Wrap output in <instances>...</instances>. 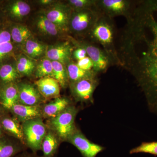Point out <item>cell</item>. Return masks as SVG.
I'll return each mask as SVG.
<instances>
[{"instance_id": "1", "label": "cell", "mask_w": 157, "mask_h": 157, "mask_svg": "<svg viewBox=\"0 0 157 157\" xmlns=\"http://www.w3.org/2000/svg\"><path fill=\"white\" fill-rule=\"evenodd\" d=\"M137 9L140 44L138 78L148 107L157 111V0L143 1Z\"/></svg>"}, {"instance_id": "2", "label": "cell", "mask_w": 157, "mask_h": 157, "mask_svg": "<svg viewBox=\"0 0 157 157\" xmlns=\"http://www.w3.org/2000/svg\"><path fill=\"white\" fill-rule=\"evenodd\" d=\"M112 19L101 14L90 33L94 41L103 46L114 64H118L119 60L114 45L115 28Z\"/></svg>"}, {"instance_id": "3", "label": "cell", "mask_w": 157, "mask_h": 157, "mask_svg": "<svg viewBox=\"0 0 157 157\" xmlns=\"http://www.w3.org/2000/svg\"><path fill=\"white\" fill-rule=\"evenodd\" d=\"M78 111L76 107L70 105L58 115L48 120L47 127L56 134L62 142H67L78 129L75 119Z\"/></svg>"}, {"instance_id": "4", "label": "cell", "mask_w": 157, "mask_h": 157, "mask_svg": "<svg viewBox=\"0 0 157 157\" xmlns=\"http://www.w3.org/2000/svg\"><path fill=\"white\" fill-rule=\"evenodd\" d=\"M25 144L27 147L36 154L41 150V146L48 128L42 118L34 119L21 123Z\"/></svg>"}, {"instance_id": "5", "label": "cell", "mask_w": 157, "mask_h": 157, "mask_svg": "<svg viewBox=\"0 0 157 157\" xmlns=\"http://www.w3.org/2000/svg\"><path fill=\"white\" fill-rule=\"evenodd\" d=\"M101 14L96 7L76 11L70 18V28L77 33H84L88 31L90 32Z\"/></svg>"}, {"instance_id": "6", "label": "cell", "mask_w": 157, "mask_h": 157, "mask_svg": "<svg viewBox=\"0 0 157 157\" xmlns=\"http://www.w3.org/2000/svg\"><path fill=\"white\" fill-rule=\"evenodd\" d=\"M132 2L128 0H98L96 7L101 14L112 18L115 16L130 17Z\"/></svg>"}, {"instance_id": "7", "label": "cell", "mask_w": 157, "mask_h": 157, "mask_svg": "<svg viewBox=\"0 0 157 157\" xmlns=\"http://www.w3.org/2000/svg\"><path fill=\"white\" fill-rule=\"evenodd\" d=\"M67 142L75 146L83 157H96L105 149L90 141L78 129L68 138Z\"/></svg>"}, {"instance_id": "8", "label": "cell", "mask_w": 157, "mask_h": 157, "mask_svg": "<svg viewBox=\"0 0 157 157\" xmlns=\"http://www.w3.org/2000/svg\"><path fill=\"white\" fill-rule=\"evenodd\" d=\"M87 55L93 62V70L96 74L105 72L110 65L114 64L111 58L103 49L91 44L83 45Z\"/></svg>"}, {"instance_id": "9", "label": "cell", "mask_w": 157, "mask_h": 157, "mask_svg": "<svg viewBox=\"0 0 157 157\" xmlns=\"http://www.w3.org/2000/svg\"><path fill=\"white\" fill-rule=\"evenodd\" d=\"M97 77L83 78L71 83V90L77 101L93 103V94L98 85Z\"/></svg>"}, {"instance_id": "10", "label": "cell", "mask_w": 157, "mask_h": 157, "mask_svg": "<svg viewBox=\"0 0 157 157\" xmlns=\"http://www.w3.org/2000/svg\"><path fill=\"white\" fill-rule=\"evenodd\" d=\"M7 110L5 109L0 115V123L5 134L19 140L25 146L21 123L13 115H9Z\"/></svg>"}, {"instance_id": "11", "label": "cell", "mask_w": 157, "mask_h": 157, "mask_svg": "<svg viewBox=\"0 0 157 157\" xmlns=\"http://www.w3.org/2000/svg\"><path fill=\"white\" fill-rule=\"evenodd\" d=\"M19 100L18 103L27 106H39L43 100L38 89L27 83L17 84Z\"/></svg>"}, {"instance_id": "12", "label": "cell", "mask_w": 157, "mask_h": 157, "mask_svg": "<svg viewBox=\"0 0 157 157\" xmlns=\"http://www.w3.org/2000/svg\"><path fill=\"white\" fill-rule=\"evenodd\" d=\"M21 123L34 119L42 118V107L23 105L19 103L14 105L9 110Z\"/></svg>"}, {"instance_id": "13", "label": "cell", "mask_w": 157, "mask_h": 157, "mask_svg": "<svg viewBox=\"0 0 157 157\" xmlns=\"http://www.w3.org/2000/svg\"><path fill=\"white\" fill-rule=\"evenodd\" d=\"M35 84L41 95L46 99L58 98L60 93V85L53 77H45L35 82Z\"/></svg>"}, {"instance_id": "14", "label": "cell", "mask_w": 157, "mask_h": 157, "mask_svg": "<svg viewBox=\"0 0 157 157\" xmlns=\"http://www.w3.org/2000/svg\"><path fill=\"white\" fill-rule=\"evenodd\" d=\"M26 147L8 135L0 137V157H15L25 151Z\"/></svg>"}, {"instance_id": "15", "label": "cell", "mask_w": 157, "mask_h": 157, "mask_svg": "<svg viewBox=\"0 0 157 157\" xmlns=\"http://www.w3.org/2000/svg\"><path fill=\"white\" fill-rule=\"evenodd\" d=\"M19 100L17 83L0 85V104L3 108L9 110Z\"/></svg>"}, {"instance_id": "16", "label": "cell", "mask_w": 157, "mask_h": 157, "mask_svg": "<svg viewBox=\"0 0 157 157\" xmlns=\"http://www.w3.org/2000/svg\"><path fill=\"white\" fill-rule=\"evenodd\" d=\"M10 26L0 25V65L14 52V45L11 39Z\"/></svg>"}, {"instance_id": "17", "label": "cell", "mask_w": 157, "mask_h": 157, "mask_svg": "<svg viewBox=\"0 0 157 157\" xmlns=\"http://www.w3.org/2000/svg\"><path fill=\"white\" fill-rule=\"evenodd\" d=\"M72 47L68 42L52 46L46 52L47 58L51 61H56L63 64L70 61L72 55Z\"/></svg>"}, {"instance_id": "18", "label": "cell", "mask_w": 157, "mask_h": 157, "mask_svg": "<svg viewBox=\"0 0 157 157\" xmlns=\"http://www.w3.org/2000/svg\"><path fill=\"white\" fill-rule=\"evenodd\" d=\"M71 105L67 98H58L42 107V118L50 119L56 117Z\"/></svg>"}, {"instance_id": "19", "label": "cell", "mask_w": 157, "mask_h": 157, "mask_svg": "<svg viewBox=\"0 0 157 157\" xmlns=\"http://www.w3.org/2000/svg\"><path fill=\"white\" fill-rule=\"evenodd\" d=\"M30 11L29 5L21 1L9 2L3 7V11L6 16L14 20L22 18L28 15Z\"/></svg>"}, {"instance_id": "20", "label": "cell", "mask_w": 157, "mask_h": 157, "mask_svg": "<svg viewBox=\"0 0 157 157\" xmlns=\"http://www.w3.org/2000/svg\"><path fill=\"white\" fill-rule=\"evenodd\" d=\"M61 140L52 130L48 128L41 146L43 153L42 157H55Z\"/></svg>"}, {"instance_id": "21", "label": "cell", "mask_w": 157, "mask_h": 157, "mask_svg": "<svg viewBox=\"0 0 157 157\" xmlns=\"http://www.w3.org/2000/svg\"><path fill=\"white\" fill-rule=\"evenodd\" d=\"M19 76L15 64L5 62L0 65V85L16 83Z\"/></svg>"}, {"instance_id": "22", "label": "cell", "mask_w": 157, "mask_h": 157, "mask_svg": "<svg viewBox=\"0 0 157 157\" xmlns=\"http://www.w3.org/2000/svg\"><path fill=\"white\" fill-rule=\"evenodd\" d=\"M67 70L69 80L71 83L83 78H95L98 75L93 70L86 71L82 70L76 64L72 62L68 63Z\"/></svg>"}, {"instance_id": "23", "label": "cell", "mask_w": 157, "mask_h": 157, "mask_svg": "<svg viewBox=\"0 0 157 157\" xmlns=\"http://www.w3.org/2000/svg\"><path fill=\"white\" fill-rule=\"evenodd\" d=\"M46 17L61 29L68 27L70 17L67 11L62 9H54L48 11Z\"/></svg>"}, {"instance_id": "24", "label": "cell", "mask_w": 157, "mask_h": 157, "mask_svg": "<svg viewBox=\"0 0 157 157\" xmlns=\"http://www.w3.org/2000/svg\"><path fill=\"white\" fill-rule=\"evenodd\" d=\"M10 34L14 44H22L29 39L32 33L25 26L12 24L10 26Z\"/></svg>"}, {"instance_id": "25", "label": "cell", "mask_w": 157, "mask_h": 157, "mask_svg": "<svg viewBox=\"0 0 157 157\" xmlns=\"http://www.w3.org/2000/svg\"><path fill=\"white\" fill-rule=\"evenodd\" d=\"M53 74L52 77L58 82L62 87H66L67 85L69 78L67 70L63 64L56 61H52Z\"/></svg>"}, {"instance_id": "26", "label": "cell", "mask_w": 157, "mask_h": 157, "mask_svg": "<svg viewBox=\"0 0 157 157\" xmlns=\"http://www.w3.org/2000/svg\"><path fill=\"white\" fill-rule=\"evenodd\" d=\"M36 25L42 33L51 36H56L61 29L49 21L45 16H40L37 20Z\"/></svg>"}, {"instance_id": "27", "label": "cell", "mask_w": 157, "mask_h": 157, "mask_svg": "<svg viewBox=\"0 0 157 157\" xmlns=\"http://www.w3.org/2000/svg\"><path fill=\"white\" fill-rule=\"evenodd\" d=\"M45 49L44 45L36 41L29 39L25 42V49L26 52L30 56L34 58L42 56Z\"/></svg>"}, {"instance_id": "28", "label": "cell", "mask_w": 157, "mask_h": 157, "mask_svg": "<svg viewBox=\"0 0 157 157\" xmlns=\"http://www.w3.org/2000/svg\"><path fill=\"white\" fill-rule=\"evenodd\" d=\"M15 64L20 75L29 76L33 73L35 68L34 62L25 57H19Z\"/></svg>"}, {"instance_id": "29", "label": "cell", "mask_w": 157, "mask_h": 157, "mask_svg": "<svg viewBox=\"0 0 157 157\" xmlns=\"http://www.w3.org/2000/svg\"><path fill=\"white\" fill-rule=\"evenodd\" d=\"M36 75L37 78L52 77L53 70L52 61L48 59H43L36 68Z\"/></svg>"}, {"instance_id": "30", "label": "cell", "mask_w": 157, "mask_h": 157, "mask_svg": "<svg viewBox=\"0 0 157 157\" xmlns=\"http://www.w3.org/2000/svg\"><path fill=\"white\" fill-rule=\"evenodd\" d=\"M146 153L157 156V141L143 142L139 146L132 149L130 154Z\"/></svg>"}, {"instance_id": "31", "label": "cell", "mask_w": 157, "mask_h": 157, "mask_svg": "<svg viewBox=\"0 0 157 157\" xmlns=\"http://www.w3.org/2000/svg\"><path fill=\"white\" fill-rule=\"evenodd\" d=\"M69 3L76 11L92 9L96 6L97 1L92 0H70Z\"/></svg>"}, {"instance_id": "32", "label": "cell", "mask_w": 157, "mask_h": 157, "mask_svg": "<svg viewBox=\"0 0 157 157\" xmlns=\"http://www.w3.org/2000/svg\"><path fill=\"white\" fill-rule=\"evenodd\" d=\"M76 64L79 68L86 71L93 70L94 67L93 62L88 56H86L84 58L78 61Z\"/></svg>"}, {"instance_id": "33", "label": "cell", "mask_w": 157, "mask_h": 157, "mask_svg": "<svg viewBox=\"0 0 157 157\" xmlns=\"http://www.w3.org/2000/svg\"><path fill=\"white\" fill-rule=\"evenodd\" d=\"M86 55L87 53L85 49L82 47L76 48L73 52V56L78 61L84 58L86 56Z\"/></svg>"}, {"instance_id": "34", "label": "cell", "mask_w": 157, "mask_h": 157, "mask_svg": "<svg viewBox=\"0 0 157 157\" xmlns=\"http://www.w3.org/2000/svg\"><path fill=\"white\" fill-rule=\"evenodd\" d=\"M15 157H42V156H39L36 154L34 153H29L27 152L24 151L20 153L19 154L17 155Z\"/></svg>"}, {"instance_id": "35", "label": "cell", "mask_w": 157, "mask_h": 157, "mask_svg": "<svg viewBox=\"0 0 157 157\" xmlns=\"http://www.w3.org/2000/svg\"><path fill=\"white\" fill-rule=\"evenodd\" d=\"M5 132H4V130L2 128V126L1 123H0V137H2V136H4V135H6Z\"/></svg>"}, {"instance_id": "36", "label": "cell", "mask_w": 157, "mask_h": 157, "mask_svg": "<svg viewBox=\"0 0 157 157\" xmlns=\"http://www.w3.org/2000/svg\"><path fill=\"white\" fill-rule=\"evenodd\" d=\"M52 2V1H50V0H42V1H41V2L43 4H48Z\"/></svg>"}, {"instance_id": "37", "label": "cell", "mask_w": 157, "mask_h": 157, "mask_svg": "<svg viewBox=\"0 0 157 157\" xmlns=\"http://www.w3.org/2000/svg\"><path fill=\"white\" fill-rule=\"evenodd\" d=\"M5 108H3L2 105H1V104H0V115L2 114V113L3 112L4 110H5Z\"/></svg>"}, {"instance_id": "38", "label": "cell", "mask_w": 157, "mask_h": 157, "mask_svg": "<svg viewBox=\"0 0 157 157\" xmlns=\"http://www.w3.org/2000/svg\"><path fill=\"white\" fill-rule=\"evenodd\" d=\"M3 11V6H2V4L0 3V17H1V14L2 12V13H4V11Z\"/></svg>"}]
</instances>
